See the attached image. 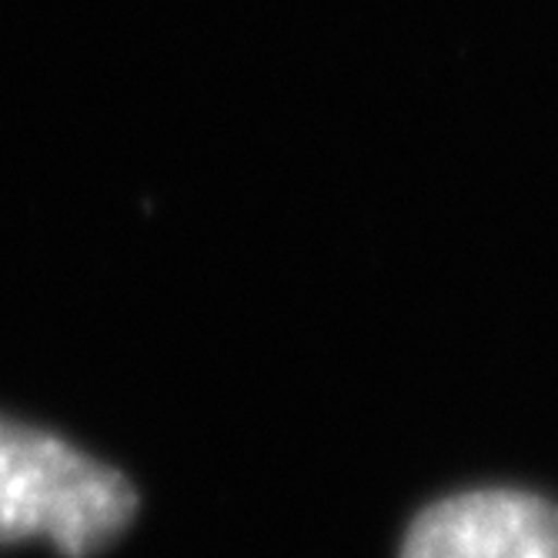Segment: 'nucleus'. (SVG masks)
Here are the masks:
<instances>
[{
	"label": "nucleus",
	"instance_id": "nucleus-2",
	"mask_svg": "<svg viewBox=\"0 0 558 558\" xmlns=\"http://www.w3.org/2000/svg\"><path fill=\"white\" fill-rule=\"evenodd\" d=\"M401 558H558V505L525 488L448 495L409 525Z\"/></svg>",
	"mask_w": 558,
	"mask_h": 558
},
{
	"label": "nucleus",
	"instance_id": "nucleus-1",
	"mask_svg": "<svg viewBox=\"0 0 558 558\" xmlns=\"http://www.w3.org/2000/svg\"><path fill=\"white\" fill-rule=\"evenodd\" d=\"M134 515L137 492L114 465L0 415V545L47 542L64 558H90Z\"/></svg>",
	"mask_w": 558,
	"mask_h": 558
}]
</instances>
